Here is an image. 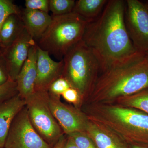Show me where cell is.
<instances>
[{"label": "cell", "mask_w": 148, "mask_h": 148, "mask_svg": "<svg viewBox=\"0 0 148 148\" xmlns=\"http://www.w3.org/2000/svg\"><path fill=\"white\" fill-rule=\"evenodd\" d=\"M125 1L109 0L100 15L87 22L82 40L98 60L100 74L138 51L125 27Z\"/></svg>", "instance_id": "1"}, {"label": "cell", "mask_w": 148, "mask_h": 148, "mask_svg": "<svg viewBox=\"0 0 148 148\" xmlns=\"http://www.w3.org/2000/svg\"><path fill=\"white\" fill-rule=\"evenodd\" d=\"M148 88V55L137 51L99 75L87 97L90 103H112Z\"/></svg>", "instance_id": "2"}, {"label": "cell", "mask_w": 148, "mask_h": 148, "mask_svg": "<svg viewBox=\"0 0 148 148\" xmlns=\"http://www.w3.org/2000/svg\"><path fill=\"white\" fill-rule=\"evenodd\" d=\"M84 112L127 144L148 143V114L143 111L115 103H90Z\"/></svg>", "instance_id": "3"}, {"label": "cell", "mask_w": 148, "mask_h": 148, "mask_svg": "<svg viewBox=\"0 0 148 148\" xmlns=\"http://www.w3.org/2000/svg\"><path fill=\"white\" fill-rule=\"evenodd\" d=\"M87 23L74 12L52 16L50 25L37 45L61 61L71 48L82 40Z\"/></svg>", "instance_id": "4"}, {"label": "cell", "mask_w": 148, "mask_h": 148, "mask_svg": "<svg viewBox=\"0 0 148 148\" xmlns=\"http://www.w3.org/2000/svg\"><path fill=\"white\" fill-rule=\"evenodd\" d=\"M63 60L62 75L79 91L82 99L87 98L100 73L99 63L92 51L82 40L69 50Z\"/></svg>", "instance_id": "5"}, {"label": "cell", "mask_w": 148, "mask_h": 148, "mask_svg": "<svg viewBox=\"0 0 148 148\" xmlns=\"http://www.w3.org/2000/svg\"><path fill=\"white\" fill-rule=\"evenodd\" d=\"M47 90L35 91L26 101L29 119L40 136L51 146L63 135V130L51 110Z\"/></svg>", "instance_id": "6"}, {"label": "cell", "mask_w": 148, "mask_h": 148, "mask_svg": "<svg viewBox=\"0 0 148 148\" xmlns=\"http://www.w3.org/2000/svg\"><path fill=\"white\" fill-rule=\"evenodd\" d=\"M125 1L124 20L130 40L140 52L148 50V9L138 0Z\"/></svg>", "instance_id": "7"}, {"label": "cell", "mask_w": 148, "mask_h": 148, "mask_svg": "<svg viewBox=\"0 0 148 148\" xmlns=\"http://www.w3.org/2000/svg\"><path fill=\"white\" fill-rule=\"evenodd\" d=\"M4 148L52 147L33 127L25 106L16 115L12 121Z\"/></svg>", "instance_id": "8"}, {"label": "cell", "mask_w": 148, "mask_h": 148, "mask_svg": "<svg viewBox=\"0 0 148 148\" xmlns=\"http://www.w3.org/2000/svg\"><path fill=\"white\" fill-rule=\"evenodd\" d=\"M49 95L51 110L65 134L69 135L75 132H86L88 119L84 112L64 104L58 96L49 93Z\"/></svg>", "instance_id": "9"}, {"label": "cell", "mask_w": 148, "mask_h": 148, "mask_svg": "<svg viewBox=\"0 0 148 148\" xmlns=\"http://www.w3.org/2000/svg\"><path fill=\"white\" fill-rule=\"evenodd\" d=\"M36 43L26 29L9 47L1 49L7 66L9 77L16 81L20 70L26 61L31 48Z\"/></svg>", "instance_id": "10"}, {"label": "cell", "mask_w": 148, "mask_h": 148, "mask_svg": "<svg viewBox=\"0 0 148 148\" xmlns=\"http://www.w3.org/2000/svg\"><path fill=\"white\" fill-rule=\"evenodd\" d=\"M64 66L63 59L54 61L51 58L49 53L38 46L35 91H48L51 84L62 75Z\"/></svg>", "instance_id": "11"}, {"label": "cell", "mask_w": 148, "mask_h": 148, "mask_svg": "<svg viewBox=\"0 0 148 148\" xmlns=\"http://www.w3.org/2000/svg\"><path fill=\"white\" fill-rule=\"evenodd\" d=\"M37 53L38 45L36 43L30 49L28 58L16 77L18 94L24 99H27L35 92Z\"/></svg>", "instance_id": "12"}, {"label": "cell", "mask_w": 148, "mask_h": 148, "mask_svg": "<svg viewBox=\"0 0 148 148\" xmlns=\"http://www.w3.org/2000/svg\"><path fill=\"white\" fill-rule=\"evenodd\" d=\"M86 132L98 148H128V144L116 133L89 119Z\"/></svg>", "instance_id": "13"}, {"label": "cell", "mask_w": 148, "mask_h": 148, "mask_svg": "<svg viewBox=\"0 0 148 148\" xmlns=\"http://www.w3.org/2000/svg\"><path fill=\"white\" fill-rule=\"evenodd\" d=\"M26 105L25 99L18 93L0 102V148H4L12 121Z\"/></svg>", "instance_id": "14"}, {"label": "cell", "mask_w": 148, "mask_h": 148, "mask_svg": "<svg viewBox=\"0 0 148 148\" xmlns=\"http://www.w3.org/2000/svg\"><path fill=\"white\" fill-rule=\"evenodd\" d=\"M21 17L26 30L36 42H38L51 23L52 16L39 10L22 9Z\"/></svg>", "instance_id": "15"}, {"label": "cell", "mask_w": 148, "mask_h": 148, "mask_svg": "<svg viewBox=\"0 0 148 148\" xmlns=\"http://www.w3.org/2000/svg\"><path fill=\"white\" fill-rule=\"evenodd\" d=\"M25 29L21 15L12 14L8 17L0 29V49H5L11 45Z\"/></svg>", "instance_id": "16"}, {"label": "cell", "mask_w": 148, "mask_h": 148, "mask_svg": "<svg viewBox=\"0 0 148 148\" xmlns=\"http://www.w3.org/2000/svg\"><path fill=\"white\" fill-rule=\"evenodd\" d=\"M108 0H78L75 1L73 12L87 22L97 18L102 12Z\"/></svg>", "instance_id": "17"}, {"label": "cell", "mask_w": 148, "mask_h": 148, "mask_svg": "<svg viewBox=\"0 0 148 148\" xmlns=\"http://www.w3.org/2000/svg\"><path fill=\"white\" fill-rule=\"evenodd\" d=\"M114 103L138 109L148 114V88L133 95L120 98Z\"/></svg>", "instance_id": "18"}, {"label": "cell", "mask_w": 148, "mask_h": 148, "mask_svg": "<svg viewBox=\"0 0 148 148\" xmlns=\"http://www.w3.org/2000/svg\"><path fill=\"white\" fill-rule=\"evenodd\" d=\"M75 1L74 0H49V10L53 13V16L71 13L73 10Z\"/></svg>", "instance_id": "19"}, {"label": "cell", "mask_w": 148, "mask_h": 148, "mask_svg": "<svg viewBox=\"0 0 148 148\" xmlns=\"http://www.w3.org/2000/svg\"><path fill=\"white\" fill-rule=\"evenodd\" d=\"M21 10L12 0H0V29L8 17L12 14L21 15Z\"/></svg>", "instance_id": "20"}, {"label": "cell", "mask_w": 148, "mask_h": 148, "mask_svg": "<svg viewBox=\"0 0 148 148\" xmlns=\"http://www.w3.org/2000/svg\"><path fill=\"white\" fill-rule=\"evenodd\" d=\"M68 136L71 137L78 148H98L86 132H75Z\"/></svg>", "instance_id": "21"}, {"label": "cell", "mask_w": 148, "mask_h": 148, "mask_svg": "<svg viewBox=\"0 0 148 148\" xmlns=\"http://www.w3.org/2000/svg\"><path fill=\"white\" fill-rule=\"evenodd\" d=\"M71 87L68 79L61 75L51 84L48 91L49 94L59 97L66 90Z\"/></svg>", "instance_id": "22"}, {"label": "cell", "mask_w": 148, "mask_h": 148, "mask_svg": "<svg viewBox=\"0 0 148 148\" xmlns=\"http://www.w3.org/2000/svg\"><path fill=\"white\" fill-rule=\"evenodd\" d=\"M18 93L16 82L9 78L6 82L0 86V102L11 98Z\"/></svg>", "instance_id": "23"}, {"label": "cell", "mask_w": 148, "mask_h": 148, "mask_svg": "<svg viewBox=\"0 0 148 148\" xmlns=\"http://www.w3.org/2000/svg\"><path fill=\"white\" fill-rule=\"evenodd\" d=\"M49 0H26L25 8L40 11L48 13L49 10Z\"/></svg>", "instance_id": "24"}, {"label": "cell", "mask_w": 148, "mask_h": 148, "mask_svg": "<svg viewBox=\"0 0 148 148\" xmlns=\"http://www.w3.org/2000/svg\"><path fill=\"white\" fill-rule=\"evenodd\" d=\"M62 95L67 102L75 105H79L82 99L79 91L72 87L66 90Z\"/></svg>", "instance_id": "25"}, {"label": "cell", "mask_w": 148, "mask_h": 148, "mask_svg": "<svg viewBox=\"0 0 148 148\" xmlns=\"http://www.w3.org/2000/svg\"><path fill=\"white\" fill-rule=\"evenodd\" d=\"M9 78L6 62L0 49V86L6 82Z\"/></svg>", "instance_id": "26"}, {"label": "cell", "mask_w": 148, "mask_h": 148, "mask_svg": "<svg viewBox=\"0 0 148 148\" xmlns=\"http://www.w3.org/2000/svg\"><path fill=\"white\" fill-rule=\"evenodd\" d=\"M128 148H148V143H135L128 144Z\"/></svg>", "instance_id": "27"}, {"label": "cell", "mask_w": 148, "mask_h": 148, "mask_svg": "<svg viewBox=\"0 0 148 148\" xmlns=\"http://www.w3.org/2000/svg\"><path fill=\"white\" fill-rule=\"evenodd\" d=\"M63 148H78L71 137L68 136Z\"/></svg>", "instance_id": "28"}, {"label": "cell", "mask_w": 148, "mask_h": 148, "mask_svg": "<svg viewBox=\"0 0 148 148\" xmlns=\"http://www.w3.org/2000/svg\"><path fill=\"white\" fill-rule=\"evenodd\" d=\"M66 140L67 139L65 138V136L64 135H62L59 138L58 141L54 145V147L53 148H64V145L66 143Z\"/></svg>", "instance_id": "29"}, {"label": "cell", "mask_w": 148, "mask_h": 148, "mask_svg": "<svg viewBox=\"0 0 148 148\" xmlns=\"http://www.w3.org/2000/svg\"><path fill=\"white\" fill-rule=\"evenodd\" d=\"M145 4V5L146 6H147V8L148 9V1H147L146 2V3Z\"/></svg>", "instance_id": "30"}, {"label": "cell", "mask_w": 148, "mask_h": 148, "mask_svg": "<svg viewBox=\"0 0 148 148\" xmlns=\"http://www.w3.org/2000/svg\"><path fill=\"white\" fill-rule=\"evenodd\" d=\"M145 53H147V54L148 55V50L147 51V52H145Z\"/></svg>", "instance_id": "31"}, {"label": "cell", "mask_w": 148, "mask_h": 148, "mask_svg": "<svg viewBox=\"0 0 148 148\" xmlns=\"http://www.w3.org/2000/svg\"></svg>", "instance_id": "32"}]
</instances>
